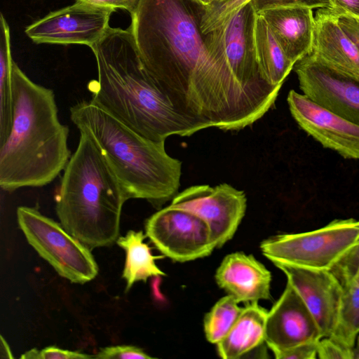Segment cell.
<instances>
[{"label": "cell", "mask_w": 359, "mask_h": 359, "mask_svg": "<svg viewBox=\"0 0 359 359\" xmlns=\"http://www.w3.org/2000/svg\"><path fill=\"white\" fill-rule=\"evenodd\" d=\"M17 220L29 245L60 276L79 284L97 276L99 269L91 249L60 223L27 206L18 208Z\"/></svg>", "instance_id": "obj_8"}, {"label": "cell", "mask_w": 359, "mask_h": 359, "mask_svg": "<svg viewBox=\"0 0 359 359\" xmlns=\"http://www.w3.org/2000/svg\"><path fill=\"white\" fill-rule=\"evenodd\" d=\"M313 55L327 66L359 79V48L332 9L319 8L315 15Z\"/></svg>", "instance_id": "obj_17"}, {"label": "cell", "mask_w": 359, "mask_h": 359, "mask_svg": "<svg viewBox=\"0 0 359 359\" xmlns=\"http://www.w3.org/2000/svg\"><path fill=\"white\" fill-rule=\"evenodd\" d=\"M252 0H214L204 8L201 29L206 34L223 24L229 16Z\"/></svg>", "instance_id": "obj_25"}, {"label": "cell", "mask_w": 359, "mask_h": 359, "mask_svg": "<svg viewBox=\"0 0 359 359\" xmlns=\"http://www.w3.org/2000/svg\"><path fill=\"white\" fill-rule=\"evenodd\" d=\"M287 101L292 116L306 133L341 156L359 160L358 125L294 90H290Z\"/></svg>", "instance_id": "obj_13"}, {"label": "cell", "mask_w": 359, "mask_h": 359, "mask_svg": "<svg viewBox=\"0 0 359 359\" xmlns=\"http://www.w3.org/2000/svg\"><path fill=\"white\" fill-rule=\"evenodd\" d=\"M313 10L307 7H279L257 13L266 20L294 65L313 52L316 25Z\"/></svg>", "instance_id": "obj_18"}, {"label": "cell", "mask_w": 359, "mask_h": 359, "mask_svg": "<svg viewBox=\"0 0 359 359\" xmlns=\"http://www.w3.org/2000/svg\"><path fill=\"white\" fill-rule=\"evenodd\" d=\"M255 39L256 57L261 76L272 86H282L294 65L287 57L267 22L259 13L256 20Z\"/></svg>", "instance_id": "obj_20"}, {"label": "cell", "mask_w": 359, "mask_h": 359, "mask_svg": "<svg viewBox=\"0 0 359 359\" xmlns=\"http://www.w3.org/2000/svg\"><path fill=\"white\" fill-rule=\"evenodd\" d=\"M358 244L359 220L350 218L310 231L269 237L260 249L272 263L331 270Z\"/></svg>", "instance_id": "obj_6"}, {"label": "cell", "mask_w": 359, "mask_h": 359, "mask_svg": "<svg viewBox=\"0 0 359 359\" xmlns=\"http://www.w3.org/2000/svg\"><path fill=\"white\" fill-rule=\"evenodd\" d=\"M97 79L91 101L142 136L156 142L202 130L180 114L144 67L129 29L109 27L91 48Z\"/></svg>", "instance_id": "obj_2"}, {"label": "cell", "mask_w": 359, "mask_h": 359, "mask_svg": "<svg viewBox=\"0 0 359 359\" xmlns=\"http://www.w3.org/2000/svg\"><path fill=\"white\" fill-rule=\"evenodd\" d=\"M238 304L233 297L227 294L219 299L206 313L203 327L210 343L218 344L230 331L243 309Z\"/></svg>", "instance_id": "obj_24"}, {"label": "cell", "mask_w": 359, "mask_h": 359, "mask_svg": "<svg viewBox=\"0 0 359 359\" xmlns=\"http://www.w3.org/2000/svg\"><path fill=\"white\" fill-rule=\"evenodd\" d=\"M115 9L76 1L53 11L25 29L36 43L82 44L91 48L106 33Z\"/></svg>", "instance_id": "obj_11"}, {"label": "cell", "mask_w": 359, "mask_h": 359, "mask_svg": "<svg viewBox=\"0 0 359 359\" xmlns=\"http://www.w3.org/2000/svg\"><path fill=\"white\" fill-rule=\"evenodd\" d=\"M285 275L314 318L322 338L330 337L337 324L341 283L331 270L313 269L273 262Z\"/></svg>", "instance_id": "obj_14"}, {"label": "cell", "mask_w": 359, "mask_h": 359, "mask_svg": "<svg viewBox=\"0 0 359 359\" xmlns=\"http://www.w3.org/2000/svg\"><path fill=\"white\" fill-rule=\"evenodd\" d=\"M339 23L359 48V20L339 16Z\"/></svg>", "instance_id": "obj_33"}, {"label": "cell", "mask_w": 359, "mask_h": 359, "mask_svg": "<svg viewBox=\"0 0 359 359\" xmlns=\"http://www.w3.org/2000/svg\"><path fill=\"white\" fill-rule=\"evenodd\" d=\"M341 262L359 277V244L341 259Z\"/></svg>", "instance_id": "obj_34"}, {"label": "cell", "mask_w": 359, "mask_h": 359, "mask_svg": "<svg viewBox=\"0 0 359 359\" xmlns=\"http://www.w3.org/2000/svg\"><path fill=\"white\" fill-rule=\"evenodd\" d=\"M70 118L99 144L127 200L144 199L158 208L177 195L182 161L168 154L165 141L142 136L91 100L72 106Z\"/></svg>", "instance_id": "obj_5"}, {"label": "cell", "mask_w": 359, "mask_h": 359, "mask_svg": "<svg viewBox=\"0 0 359 359\" xmlns=\"http://www.w3.org/2000/svg\"><path fill=\"white\" fill-rule=\"evenodd\" d=\"M145 232L156 248L175 262L205 257L215 248L206 222L196 214L172 205L147 219Z\"/></svg>", "instance_id": "obj_9"}, {"label": "cell", "mask_w": 359, "mask_h": 359, "mask_svg": "<svg viewBox=\"0 0 359 359\" xmlns=\"http://www.w3.org/2000/svg\"><path fill=\"white\" fill-rule=\"evenodd\" d=\"M1 358H13V356L12 355L11 350L10 348L9 345L5 340V339L3 337L2 335H1Z\"/></svg>", "instance_id": "obj_35"}, {"label": "cell", "mask_w": 359, "mask_h": 359, "mask_svg": "<svg viewBox=\"0 0 359 359\" xmlns=\"http://www.w3.org/2000/svg\"><path fill=\"white\" fill-rule=\"evenodd\" d=\"M331 271L341 283V297L337 324L330 337L353 349L359 335V277L338 265Z\"/></svg>", "instance_id": "obj_21"}, {"label": "cell", "mask_w": 359, "mask_h": 359, "mask_svg": "<svg viewBox=\"0 0 359 359\" xmlns=\"http://www.w3.org/2000/svg\"><path fill=\"white\" fill-rule=\"evenodd\" d=\"M257 13L269 8L279 7H307L332 9L330 0H252Z\"/></svg>", "instance_id": "obj_27"}, {"label": "cell", "mask_w": 359, "mask_h": 359, "mask_svg": "<svg viewBox=\"0 0 359 359\" xmlns=\"http://www.w3.org/2000/svg\"><path fill=\"white\" fill-rule=\"evenodd\" d=\"M215 277L219 287L238 303L271 299V272L252 255L242 252L227 255Z\"/></svg>", "instance_id": "obj_16"}, {"label": "cell", "mask_w": 359, "mask_h": 359, "mask_svg": "<svg viewBox=\"0 0 359 359\" xmlns=\"http://www.w3.org/2000/svg\"><path fill=\"white\" fill-rule=\"evenodd\" d=\"M95 358L102 359H152L141 348L133 345H116L100 348Z\"/></svg>", "instance_id": "obj_28"}, {"label": "cell", "mask_w": 359, "mask_h": 359, "mask_svg": "<svg viewBox=\"0 0 359 359\" xmlns=\"http://www.w3.org/2000/svg\"><path fill=\"white\" fill-rule=\"evenodd\" d=\"M203 9L192 0H137L129 29L144 67L180 114L201 129L241 130L271 106L209 52Z\"/></svg>", "instance_id": "obj_1"}, {"label": "cell", "mask_w": 359, "mask_h": 359, "mask_svg": "<svg viewBox=\"0 0 359 359\" xmlns=\"http://www.w3.org/2000/svg\"><path fill=\"white\" fill-rule=\"evenodd\" d=\"M23 359H89L94 355L79 351H69L55 346H49L41 350L32 348L21 355Z\"/></svg>", "instance_id": "obj_26"}, {"label": "cell", "mask_w": 359, "mask_h": 359, "mask_svg": "<svg viewBox=\"0 0 359 359\" xmlns=\"http://www.w3.org/2000/svg\"><path fill=\"white\" fill-rule=\"evenodd\" d=\"M63 171L54 196L60 223L90 249L114 244L127 198L107 158L89 133L80 131L77 147Z\"/></svg>", "instance_id": "obj_4"}, {"label": "cell", "mask_w": 359, "mask_h": 359, "mask_svg": "<svg viewBox=\"0 0 359 359\" xmlns=\"http://www.w3.org/2000/svg\"><path fill=\"white\" fill-rule=\"evenodd\" d=\"M353 359H359V335L357 337L353 348Z\"/></svg>", "instance_id": "obj_36"}, {"label": "cell", "mask_w": 359, "mask_h": 359, "mask_svg": "<svg viewBox=\"0 0 359 359\" xmlns=\"http://www.w3.org/2000/svg\"><path fill=\"white\" fill-rule=\"evenodd\" d=\"M257 16L250 1L205 34V43L209 52L229 66L246 90L273 106L281 86L269 84L260 75L255 50Z\"/></svg>", "instance_id": "obj_7"}, {"label": "cell", "mask_w": 359, "mask_h": 359, "mask_svg": "<svg viewBox=\"0 0 359 359\" xmlns=\"http://www.w3.org/2000/svg\"><path fill=\"white\" fill-rule=\"evenodd\" d=\"M95 6L110 8L113 9L120 8L131 13L134 9L137 0H76Z\"/></svg>", "instance_id": "obj_32"}, {"label": "cell", "mask_w": 359, "mask_h": 359, "mask_svg": "<svg viewBox=\"0 0 359 359\" xmlns=\"http://www.w3.org/2000/svg\"><path fill=\"white\" fill-rule=\"evenodd\" d=\"M321 338L314 318L296 290L287 282L280 297L267 313L265 343L275 355Z\"/></svg>", "instance_id": "obj_15"}, {"label": "cell", "mask_w": 359, "mask_h": 359, "mask_svg": "<svg viewBox=\"0 0 359 359\" xmlns=\"http://www.w3.org/2000/svg\"><path fill=\"white\" fill-rule=\"evenodd\" d=\"M303 94L359 126V79L327 66L310 54L293 67Z\"/></svg>", "instance_id": "obj_12"}, {"label": "cell", "mask_w": 359, "mask_h": 359, "mask_svg": "<svg viewBox=\"0 0 359 359\" xmlns=\"http://www.w3.org/2000/svg\"><path fill=\"white\" fill-rule=\"evenodd\" d=\"M318 341L303 343L278 353L274 355L277 359H315L318 358Z\"/></svg>", "instance_id": "obj_30"}, {"label": "cell", "mask_w": 359, "mask_h": 359, "mask_svg": "<svg viewBox=\"0 0 359 359\" xmlns=\"http://www.w3.org/2000/svg\"><path fill=\"white\" fill-rule=\"evenodd\" d=\"M267 313L258 302L245 304L230 331L217 344L219 357L240 358L265 342Z\"/></svg>", "instance_id": "obj_19"}, {"label": "cell", "mask_w": 359, "mask_h": 359, "mask_svg": "<svg viewBox=\"0 0 359 359\" xmlns=\"http://www.w3.org/2000/svg\"><path fill=\"white\" fill-rule=\"evenodd\" d=\"M146 236L142 231L130 230L124 236H119L116 242L126 252L122 273L126 282V292L137 282H146L149 278L165 275L155 262L161 257L152 255L150 247L144 242Z\"/></svg>", "instance_id": "obj_22"}, {"label": "cell", "mask_w": 359, "mask_h": 359, "mask_svg": "<svg viewBox=\"0 0 359 359\" xmlns=\"http://www.w3.org/2000/svg\"><path fill=\"white\" fill-rule=\"evenodd\" d=\"M198 5L205 8L208 6L214 0H192Z\"/></svg>", "instance_id": "obj_37"}, {"label": "cell", "mask_w": 359, "mask_h": 359, "mask_svg": "<svg viewBox=\"0 0 359 359\" xmlns=\"http://www.w3.org/2000/svg\"><path fill=\"white\" fill-rule=\"evenodd\" d=\"M332 10L339 16L359 20V0H330Z\"/></svg>", "instance_id": "obj_31"}, {"label": "cell", "mask_w": 359, "mask_h": 359, "mask_svg": "<svg viewBox=\"0 0 359 359\" xmlns=\"http://www.w3.org/2000/svg\"><path fill=\"white\" fill-rule=\"evenodd\" d=\"M170 205L187 210L208 224L215 248L234 236L245 216V193L226 183L215 187L194 185L178 192Z\"/></svg>", "instance_id": "obj_10"}, {"label": "cell", "mask_w": 359, "mask_h": 359, "mask_svg": "<svg viewBox=\"0 0 359 359\" xmlns=\"http://www.w3.org/2000/svg\"><path fill=\"white\" fill-rule=\"evenodd\" d=\"M13 60L11 50L10 28L4 17H0V144L10 134L14 109L12 80Z\"/></svg>", "instance_id": "obj_23"}, {"label": "cell", "mask_w": 359, "mask_h": 359, "mask_svg": "<svg viewBox=\"0 0 359 359\" xmlns=\"http://www.w3.org/2000/svg\"><path fill=\"white\" fill-rule=\"evenodd\" d=\"M317 356L320 359H353V349L326 337L318 341Z\"/></svg>", "instance_id": "obj_29"}, {"label": "cell", "mask_w": 359, "mask_h": 359, "mask_svg": "<svg viewBox=\"0 0 359 359\" xmlns=\"http://www.w3.org/2000/svg\"><path fill=\"white\" fill-rule=\"evenodd\" d=\"M12 80L13 123L0 144V187L8 192L50 184L72 155L53 90L32 81L15 62Z\"/></svg>", "instance_id": "obj_3"}]
</instances>
